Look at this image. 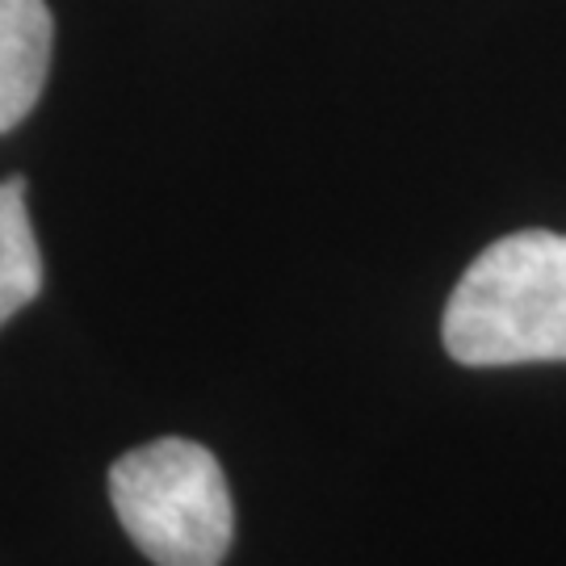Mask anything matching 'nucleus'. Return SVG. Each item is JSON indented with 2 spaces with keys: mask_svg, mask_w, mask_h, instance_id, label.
Instances as JSON below:
<instances>
[{
  "mask_svg": "<svg viewBox=\"0 0 566 566\" xmlns=\"http://www.w3.org/2000/svg\"><path fill=\"white\" fill-rule=\"evenodd\" d=\"M441 340L470 369L566 361V235L516 231L479 252L449 294Z\"/></svg>",
  "mask_w": 566,
  "mask_h": 566,
  "instance_id": "f257e3e1",
  "label": "nucleus"
},
{
  "mask_svg": "<svg viewBox=\"0 0 566 566\" xmlns=\"http://www.w3.org/2000/svg\"><path fill=\"white\" fill-rule=\"evenodd\" d=\"M109 500L126 537L156 566H223L235 533L219 458L198 441L164 437L109 465Z\"/></svg>",
  "mask_w": 566,
  "mask_h": 566,
  "instance_id": "f03ea898",
  "label": "nucleus"
},
{
  "mask_svg": "<svg viewBox=\"0 0 566 566\" xmlns=\"http://www.w3.org/2000/svg\"><path fill=\"white\" fill-rule=\"evenodd\" d=\"M55 46L46 0H0V135L39 105Z\"/></svg>",
  "mask_w": 566,
  "mask_h": 566,
  "instance_id": "7ed1b4c3",
  "label": "nucleus"
},
{
  "mask_svg": "<svg viewBox=\"0 0 566 566\" xmlns=\"http://www.w3.org/2000/svg\"><path fill=\"white\" fill-rule=\"evenodd\" d=\"M42 290V252L25 214V177L0 181V327Z\"/></svg>",
  "mask_w": 566,
  "mask_h": 566,
  "instance_id": "20e7f679",
  "label": "nucleus"
}]
</instances>
